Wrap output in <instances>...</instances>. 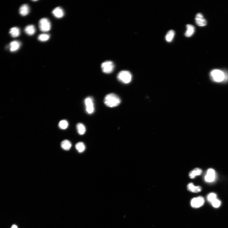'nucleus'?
Here are the masks:
<instances>
[{"label":"nucleus","instance_id":"obj_13","mask_svg":"<svg viewBox=\"0 0 228 228\" xmlns=\"http://www.w3.org/2000/svg\"><path fill=\"white\" fill-rule=\"evenodd\" d=\"M187 189L190 192L193 193H198L201 192V188L199 186H195L193 183L191 182L187 185Z\"/></svg>","mask_w":228,"mask_h":228},{"label":"nucleus","instance_id":"obj_8","mask_svg":"<svg viewBox=\"0 0 228 228\" xmlns=\"http://www.w3.org/2000/svg\"><path fill=\"white\" fill-rule=\"evenodd\" d=\"M216 178L215 172L214 170L210 168L208 169L206 175L204 177V180L208 182H212L215 180Z\"/></svg>","mask_w":228,"mask_h":228},{"label":"nucleus","instance_id":"obj_25","mask_svg":"<svg viewBox=\"0 0 228 228\" xmlns=\"http://www.w3.org/2000/svg\"><path fill=\"white\" fill-rule=\"evenodd\" d=\"M211 203L213 207L218 208L220 206L221 202L219 199H216L214 201H213Z\"/></svg>","mask_w":228,"mask_h":228},{"label":"nucleus","instance_id":"obj_22","mask_svg":"<svg viewBox=\"0 0 228 228\" xmlns=\"http://www.w3.org/2000/svg\"><path fill=\"white\" fill-rule=\"evenodd\" d=\"M50 38L49 34H42L39 35L38 38L39 41L41 42L46 41Z\"/></svg>","mask_w":228,"mask_h":228},{"label":"nucleus","instance_id":"obj_17","mask_svg":"<svg viewBox=\"0 0 228 228\" xmlns=\"http://www.w3.org/2000/svg\"><path fill=\"white\" fill-rule=\"evenodd\" d=\"M72 144L71 142L67 140H64L61 143V146L62 149L65 150H68L70 149Z\"/></svg>","mask_w":228,"mask_h":228},{"label":"nucleus","instance_id":"obj_2","mask_svg":"<svg viewBox=\"0 0 228 228\" xmlns=\"http://www.w3.org/2000/svg\"><path fill=\"white\" fill-rule=\"evenodd\" d=\"M120 98L115 94L113 93L108 94L105 96L104 103L105 105L110 107L118 106L121 103Z\"/></svg>","mask_w":228,"mask_h":228},{"label":"nucleus","instance_id":"obj_14","mask_svg":"<svg viewBox=\"0 0 228 228\" xmlns=\"http://www.w3.org/2000/svg\"><path fill=\"white\" fill-rule=\"evenodd\" d=\"M21 43L17 41L11 42L10 44V50L11 52H14L18 50L21 47Z\"/></svg>","mask_w":228,"mask_h":228},{"label":"nucleus","instance_id":"obj_19","mask_svg":"<svg viewBox=\"0 0 228 228\" xmlns=\"http://www.w3.org/2000/svg\"><path fill=\"white\" fill-rule=\"evenodd\" d=\"M76 128L78 133L80 135H84L86 132V128L85 125L82 123H78L77 124Z\"/></svg>","mask_w":228,"mask_h":228},{"label":"nucleus","instance_id":"obj_21","mask_svg":"<svg viewBox=\"0 0 228 228\" xmlns=\"http://www.w3.org/2000/svg\"><path fill=\"white\" fill-rule=\"evenodd\" d=\"M75 147L77 150L80 153L84 152L85 148L84 144L82 142H78L76 144Z\"/></svg>","mask_w":228,"mask_h":228},{"label":"nucleus","instance_id":"obj_12","mask_svg":"<svg viewBox=\"0 0 228 228\" xmlns=\"http://www.w3.org/2000/svg\"><path fill=\"white\" fill-rule=\"evenodd\" d=\"M30 11V8L27 4H24L21 6L19 10V12L22 16H25L28 15Z\"/></svg>","mask_w":228,"mask_h":228},{"label":"nucleus","instance_id":"obj_15","mask_svg":"<svg viewBox=\"0 0 228 228\" xmlns=\"http://www.w3.org/2000/svg\"><path fill=\"white\" fill-rule=\"evenodd\" d=\"M202 171L200 168H196L190 172L189 176L191 179H194L196 178L197 176L200 175L201 174Z\"/></svg>","mask_w":228,"mask_h":228},{"label":"nucleus","instance_id":"obj_4","mask_svg":"<svg viewBox=\"0 0 228 228\" xmlns=\"http://www.w3.org/2000/svg\"><path fill=\"white\" fill-rule=\"evenodd\" d=\"M39 27L42 32H46L50 30L51 25L49 20L47 18H42L39 21Z\"/></svg>","mask_w":228,"mask_h":228},{"label":"nucleus","instance_id":"obj_11","mask_svg":"<svg viewBox=\"0 0 228 228\" xmlns=\"http://www.w3.org/2000/svg\"><path fill=\"white\" fill-rule=\"evenodd\" d=\"M187 30L185 34V36L190 37L192 36L195 32V27L193 25L188 24L186 25Z\"/></svg>","mask_w":228,"mask_h":228},{"label":"nucleus","instance_id":"obj_7","mask_svg":"<svg viewBox=\"0 0 228 228\" xmlns=\"http://www.w3.org/2000/svg\"><path fill=\"white\" fill-rule=\"evenodd\" d=\"M205 202L204 199L202 196L193 198L191 201V205L194 208H199L203 205Z\"/></svg>","mask_w":228,"mask_h":228},{"label":"nucleus","instance_id":"obj_1","mask_svg":"<svg viewBox=\"0 0 228 228\" xmlns=\"http://www.w3.org/2000/svg\"><path fill=\"white\" fill-rule=\"evenodd\" d=\"M211 79L217 82L227 81L228 80V73L226 71L219 69H214L211 71L210 73Z\"/></svg>","mask_w":228,"mask_h":228},{"label":"nucleus","instance_id":"obj_24","mask_svg":"<svg viewBox=\"0 0 228 228\" xmlns=\"http://www.w3.org/2000/svg\"><path fill=\"white\" fill-rule=\"evenodd\" d=\"M217 199V195L215 193H211L209 194L207 196V200L211 203Z\"/></svg>","mask_w":228,"mask_h":228},{"label":"nucleus","instance_id":"obj_16","mask_svg":"<svg viewBox=\"0 0 228 228\" xmlns=\"http://www.w3.org/2000/svg\"><path fill=\"white\" fill-rule=\"evenodd\" d=\"M25 33L28 35H33L36 32L35 27L34 25H28L25 28Z\"/></svg>","mask_w":228,"mask_h":228},{"label":"nucleus","instance_id":"obj_20","mask_svg":"<svg viewBox=\"0 0 228 228\" xmlns=\"http://www.w3.org/2000/svg\"><path fill=\"white\" fill-rule=\"evenodd\" d=\"M175 35V31L173 30H169L165 36V39L168 42H170L172 41Z\"/></svg>","mask_w":228,"mask_h":228},{"label":"nucleus","instance_id":"obj_26","mask_svg":"<svg viewBox=\"0 0 228 228\" xmlns=\"http://www.w3.org/2000/svg\"><path fill=\"white\" fill-rule=\"evenodd\" d=\"M11 228H18V227L16 226V225H12V226H11Z\"/></svg>","mask_w":228,"mask_h":228},{"label":"nucleus","instance_id":"obj_9","mask_svg":"<svg viewBox=\"0 0 228 228\" xmlns=\"http://www.w3.org/2000/svg\"><path fill=\"white\" fill-rule=\"evenodd\" d=\"M195 21L197 25L199 27H204L206 25L207 22L202 14L199 13L196 14V16Z\"/></svg>","mask_w":228,"mask_h":228},{"label":"nucleus","instance_id":"obj_5","mask_svg":"<svg viewBox=\"0 0 228 228\" xmlns=\"http://www.w3.org/2000/svg\"><path fill=\"white\" fill-rule=\"evenodd\" d=\"M115 66L112 61H108L102 63L101 65L102 70L104 73L110 74L113 71Z\"/></svg>","mask_w":228,"mask_h":228},{"label":"nucleus","instance_id":"obj_3","mask_svg":"<svg viewBox=\"0 0 228 228\" xmlns=\"http://www.w3.org/2000/svg\"><path fill=\"white\" fill-rule=\"evenodd\" d=\"M132 76L131 73L128 71L123 70L120 72L117 75L119 81L124 84H128L132 81Z\"/></svg>","mask_w":228,"mask_h":228},{"label":"nucleus","instance_id":"obj_18","mask_svg":"<svg viewBox=\"0 0 228 228\" xmlns=\"http://www.w3.org/2000/svg\"><path fill=\"white\" fill-rule=\"evenodd\" d=\"M9 33L13 38H15L19 36L20 34L19 28L17 27H14L11 28Z\"/></svg>","mask_w":228,"mask_h":228},{"label":"nucleus","instance_id":"obj_10","mask_svg":"<svg viewBox=\"0 0 228 228\" xmlns=\"http://www.w3.org/2000/svg\"><path fill=\"white\" fill-rule=\"evenodd\" d=\"M53 15L57 18H61L64 15V11L60 7H57L52 11Z\"/></svg>","mask_w":228,"mask_h":228},{"label":"nucleus","instance_id":"obj_23","mask_svg":"<svg viewBox=\"0 0 228 228\" xmlns=\"http://www.w3.org/2000/svg\"><path fill=\"white\" fill-rule=\"evenodd\" d=\"M68 125V121L66 120H62L59 123V127L61 129L64 130L67 129Z\"/></svg>","mask_w":228,"mask_h":228},{"label":"nucleus","instance_id":"obj_6","mask_svg":"<svg viewBox=\"0 0 228 228\" xmlns=\"http://www.w3.org/2000/svg\"><path fill=\"white\" fill-rule=\"evenodd\" d=\"M84 103L87 112L88 114H92L95 110L93 99L90 97H87L85 99Z\"/></svg>","mask_w":228,"mask_h":228}]
</instances>
